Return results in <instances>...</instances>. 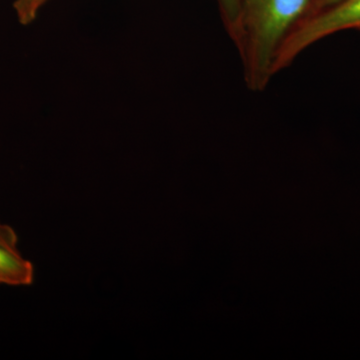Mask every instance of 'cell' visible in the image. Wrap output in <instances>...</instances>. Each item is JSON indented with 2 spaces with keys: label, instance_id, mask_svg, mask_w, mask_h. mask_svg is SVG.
Masks as SVG:
<instances>
[{
  "label": "cell",
  "instance_id": "6da1fadb",
  "mask_svg": "<svg viewBox=\"0 0 360 360\" xmlns=\"http://www.w3.org/2000/svg\"><path fill=\"white\" fill-rule=\"evenodd\" d=\"M311 0H243L229 33L243 63L248 89L262 92L274 75L277 52L295 26L304 18Z\"/></svg>",
  "mask_w": 360,
  "mask_h": 360
},
{
  "label": "cell",
  "instance_id": "7a4b0ae2",
  "mask_svg": "<svg viewBox=\"0 0 360 360\" xmlns=\"http://www.w3.org/2000/svg\"><path fill=\"white\" fill-rule=\"evenodd\" d=\"M347 30L360 32V0H340L303 18L286 37L277 52L274 63V77L290 68L302 52L316 42Z\"/></svg>",
  "mask_w": 360,
  "mask_h": 360
},
{
  "label": "cell",
  "instance_id": "3957f363",
  "mask_svg": "<svg viewBox=\"0 0 360 360\" xmlns=\"http://www.w3.org/2000/svg\"><path fill=\"white\" fill-rule=\"evenodd\" d=\"M34 281L32 262L21 252L7 250L0 245V284L11 286L32 285Z\"/></svg>",
  "mask_w": 360,
  "mask_h": 360
},
{
  "label": "cell",
  "instance_id": "277c9868",
  "mask_svg": "<svg viewBox=\"0 0 360 360\" xmlns=\"http://www.w3.org/2000/svg\"><path fill=\"white\" fill-rule=\"evenodd\" d=\"M49 0H14L13 7L21 25H27L34 21L42 6Z\"/></svg>",
  "mask_w": 360,
  "mask_h": 360
},
{
  "label": "cell",
  "instance_id": "5b68a950",
  "mask_svg": "<svg viewBox=\"0 0 360 360\" xmlns=\"http://www.w3.org/2000/svg\"><path fill=\"white\" fill-rule=\"evenodd\" d=\"M241 1L243 0H217L222 20L229 34L233 30L238 21Z\"/></svg>",
  "mask_w": 360,
  "mask_h": 360
},
{
  "label": "cell",
  "instance_id": "8992f818",
  "mask_svg": "<svg viewBox=\"0 0 360 360\" xmlns=\"http://www.w3.org/2000/svg\"><path fill=\"white\" fill-rule=\"evenodd\" d=\"M0 245L7 250L20 252L18 250V238L13 227L0 222Z\"/></svg>",
  "mask_w": 360,
  "mask_h": 360
},
{
  "label": "cell",
  "instance_id": "52a82bcc",
  "mask_svg": "<svg viewBox=\"0 0 360 360\" xmlns=\"http://www.w3.org/2000/svg\"><path fill=\"white\" fill-rule=\"evenodd\" d=\"M338 1H340V0H311V1H310L309 11H307V15L304 16V18H307V16L312 15V14L319 13V11H323V9L338 4Z\"/></svg>",
  "mask_w": 360,
  "mask_h": 360
}]
</instances>
